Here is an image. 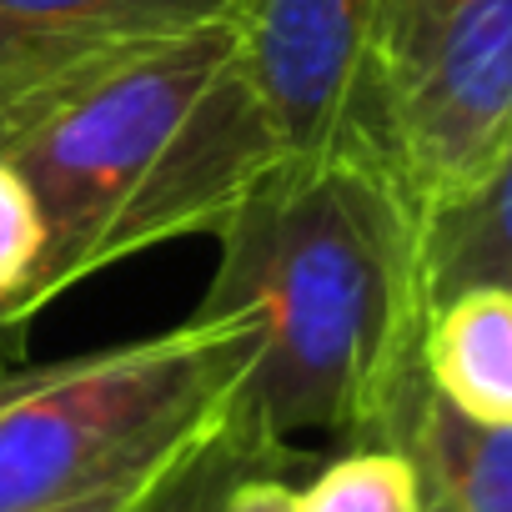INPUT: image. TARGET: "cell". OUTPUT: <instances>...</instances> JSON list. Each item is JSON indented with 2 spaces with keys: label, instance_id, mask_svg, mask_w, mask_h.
<instances>
[{
  "label": "cell",
  "instance_id": "cell-15",
  "mask_svg": "<svg viewBox=\"0 0 512 512\" xmlns=\"http://www.w3.org/2000/svg\"><path fill=\"white\" fill-rule=\"evenodd\" d=\"M26 337H31V327H21L6 307H0V382L16 367H26Z\"/></svg>",
  "mask_w": 512,
  "mask_h": 512
},
{
  "label": "cell",
  "instance_id": "cell-6",
  "mask_svg": "<svg viewBox=\"0 0 512 512\" xmlns=\"http://www.w3.org/2000/svg\"><path fill=\"white\" fill-rule=\"evenodd\" d=\"M226 11L231 0H0V111L116 46Z\"/></svg>",
  "mask_w": 512,
  "mask_h": 512
},
{
  "label": "cell",
  "instance_id": "cell-5",
  "mask_svg": "<svg viewBox=\"0 0 512 512\" xmlns=\"http://www.w3.org/2000/svg\"><path fill=\"white\" fill-rule=\"evenodd\" d=\"M377 0H231L226 81L277 176L357 141Z\"/></svg>",
  "mask_w": 512,
  "mask_h": 512
},
{
  "label": "cell",
  "instance_id": "cell-11",
  "mask_svg": "<svg viewBox=\"0 0 512 512\" xmlns=\"http://www.w3.org/2000/svg\"><path fill=\"white\" fill-rule=\"evenodd\" d=\"M46 267V221L16 166L0 161V307L31 327V297Z\"/></svg>",
  "mask_w": 512,
  "mask_h": 512
},
{
  "label": "cell",
  "instance_id": "cell-7",
  "mask_svg": "<svg viewBox=\"0 0 512 512\" xmlns=\"http://www.w3.org/2000/svg\"><path fill=\"white\" fill-rule=\"evenodd\" d=\"M422 377L457 417L512 427V292L472 287L437 302L422 337Z\"/></svg>",
  "mask_w": 512,
  "mask_h": 512
},
{
  "label": "cell",
  "instance_id": "cell-2",
  "mask_svg": "<svg viewBox=\"0 0 512 512\" xmlns=\"http://www.w3.org/2000/svg\"><path fill=\"white\" fill-rule=\"evenodd\" d=\"M226 61L231 21L221 16L116 46L0 111V161L21 171L46 221L31 317L111 267L121 221L176 151Z\"/></svg>",
  "mask_w": 512,
  "mask_h": 512
},
{
  "label": "cell",
  "instance_id": "cell-14",
  "mask_svg": "<svg viewBox=\"0 0 512 512\" xmlns=\"http://www.w3.org/2000/svg\"><path fill=\"white\" fill-rule=\"evenodd\" d=\"M216 512H297V487L282 477V467H251L226 487Z\"/></svg>",
  "mask_w": 512,
  "mask_h": 512
},
{
  "label": "cell",
  "instance_id": "cell-4",
  "mask_svg": "<svg viewBox=\"0 0 512 512\" xmlns=\"http://www.w3.org/2000/svg\"><path fill=\"white\" fill-rule=\"evenodd\" d=\"M512 136V0H377L357 141L417 216L472 196Z\"/></svg>",
  "mask_w": 512,
  "mask_h": 512
},
{
  "label": "cell",
  "instance_id": "cell-1",
  "mask_svg": "<svg viewBox=\"0 0 512 512\" xmlns=\"http://www.w3.org/2000/svg\"><path fill=\"white\" fill-rule=\"evenodd\" d=\"M201 317L246 327L226 432L262 462H312L302 432L397 447L417 412L427 267L422 216L362 146L272 176L216 226Z\"/></svg>",
  "mask_w": 512,
  "mask_h": 512
},
{
  "label": "cell",
  "instance_id": "cell-8",
  "mask_svg": "<svg viewBox=\"0 0 512 512\" xmlns=\"http://www.w3.org/2000/svg\"><path fill=\"white\" fill-rule=\"evenodd\" d=\"M397 452L417 467L422 512H512V427L467 422L427 387Z\"/></svg>",
  "mask_w": 512,
  "mask_h": 512
},
{
  "label": "cell",
  "instance_id": "cell-13",
  "mask_svg": "<svg viewBox=\"0 0 512 512\" xmlns=\"http://www.w3.org/2000/svg\"><path fill=\"white\" fill-rule=\"evenodd\" d=\"M221 427H226V407H221L211 422H201L196 432H186L181 442H171L166 452H156V457H146V462H136V467H121L116 477L86 487L81 497H71V502H61V507H51V512H141V507L161 492V482L186 462V452H196V447H201L211 432H221Z\"/></svg>",
  "mask_w": 512,
  "mask_h": 512
},
{
  "label": "cell",
  "instance_id": "cell-10",
  "mask_svg": "<svg viewBox=\"0 0 512 512\" xmlns=\"http://www.w3.org/2000/svg\"><path fill=\"white\" fill-rule=\"evenodd\" d=\"M297 512H422V482L397 447H347L297 487Z\"/></svg>",
  "mask_w": 512,
  "mask_h": 512
},
{
  "label": "cell",
  "instance_id": "cell-12",
  "mask_svg": "<svg viewBox=\"0 0 512 512\" xmlns=\"http://www.w3.org/2000/svg\"><path fill=\"white\" fill-rule=\"evenodd\" d=\"M251 467H292V462H262L231 442V432H211L196 452H186V462L161 482V492L141 507V512H216V502L226 497V487L251 472Z\"/></svg>",
  "mask_w": 512,
  "mask_h": 512
},
{
  "label": "cell",
  "instance_id": "cell-9",
  "mask_svg": "<svg viewBox=\"0 0 512 512\" xmlns=\"http://www.w3.org/2000/svg\"><path fill=\"white\" fill-rule=\"evenodd\" d=\"M427 302H447L472 287L512 292V136L472 196L422 221Z\"/></svg>",
  "mask_w": 512,
  "mask_h": 512
},
{
  "label": "cell",
  "instance_id": "cell-3",
  "mask_svg": "<svg viewBox=\"0 0 512 512\" xmlns=\"http://www.w3.org/2000/svg\"><path fill=\"white\" fill-rule=\"evenodd\" d=\"M246 367V327L201 317L16 367L0 382V512H51L211 422Z\"/></svg>",
  "mask_w": 512,
  "mask_h": 512
}]
</instances>
